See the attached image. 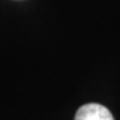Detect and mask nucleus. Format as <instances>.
Returning a JSON list of instances; mask_svg holds the SVG:
<instances>
[{
  "instance_id": "nucleus-1",
  "label": "nucleus",
  "mask_w": 120,
  "mask_h": 120,
  "mask_svg": "<svg viewBox=\"0 0 120 120\" xmlns=\"http://www.w3.org/2000/svg\"><path fill=\"white\" fill-rule=\"evenodd\" d=\"M75 120H115L111 111L99 103L84 104L77 109Z\"/></svg>"
}]
</instances>
